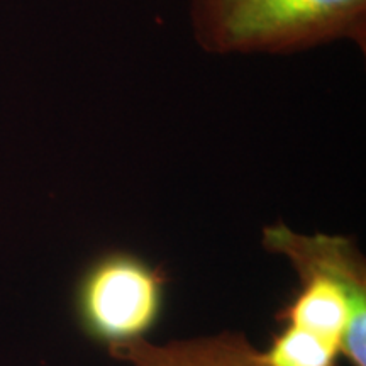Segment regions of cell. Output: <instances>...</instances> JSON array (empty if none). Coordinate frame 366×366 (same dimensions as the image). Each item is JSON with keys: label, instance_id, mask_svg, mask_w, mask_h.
<instances>
[{"label": "cell", "instance_id": "obj_2", "mask_svg": "<svg viewBox=\"0 0 366 366\" xmlns=\"http://www.w3.org/2000/svg\"><path fill=\"white\" fill-rule=\"evenodd\" d=\"M167 277L129 251L94 259L75 288V317L89 340L109 347L146 340L163 314Z\"/></svg>", "mask_w": 366, "mask_h": 366}, {"label": "cell", "instance_id": "obj_1", "mask_svg": "<svg viewBox=\"0 0 366 366\" xmlns=\"http://www.w3.org/2000/svg\"><path fill=\"white\" fill-rule=\"evenodd\" d=\"M192 22L209 53H295L336 39L365 49L366 0H192Z\"/></svg>", "mask_w": 366, "mask_h": 366}, {"label": "cell", "instance_id": "obj_3", "mask_svg": "<svg viewBox=\"0 0 366 366\" xmlns=\"http://www.w3.org/2000/svg\"><path fill=\"white\" fill-rule=\"evenodd\" d=\"M109 353L131 366H267L262 351L239 332H221L167 345L139 340L109 347Z\"/></svg>", "mask_w": 366, "mask_h": 366}, {"label": "cell", "instance_id": "obj_4", "mask_svg": "<svg viewBox=\"0 0 366 366\" xmlns=\"http://www.w3.org/2000/svg\"><path fill=\"white\" fill-rule=\"evenodd\" d=\"M262 356L267 366H340L341 347L315 332L283 326Z\"/></svg>", "mask_w": 366, "mask_h": 366}]
</instances>
